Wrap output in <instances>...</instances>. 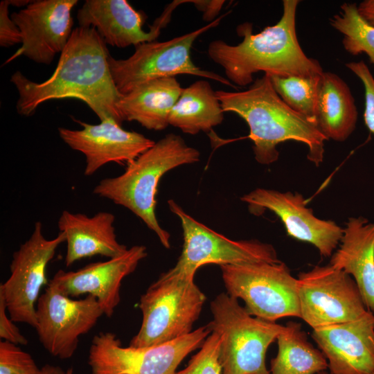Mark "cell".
I'll return each mask as SVG.
<instances>
[{"instance_id":"obj_26","label":"cell","mask_w":374,"mask_h":374,"mask_svg":"<svg viewBox=\"0 0 374 374\" xmlns=\"http://www.w3.org/2000/svg\"><path fill=\"white\" fill-rule=\"evenodd\" d=\"M331 26L344 35V49L353 55L365 53L374 66V26L358 12L355 3H344L330 19Z\"/></svg>"},{"instance_id":"obj_18","label":"cell","mask_w":374,"mask_h":374,"mask_svg":"<svg viewBox=\"0 0 374 374\" xmlns=\"http://www.w3.org/2000/svg\"><path fill=\"white\" fill-rule=\"evenodd\" d=\"M180 1L169 4L148 32L143 29L145 15L126 0H87L77 13L80 27H93L106 44L125 48L155 41L170 21Z\"/></svg>"},{"instance_id":"obj_16","label":"cell","mask_w":374,"mask_h":374,"mask_svg":"<svg viewBox=\"0 0 374 374\" xmlns=\"http://www.w3.org/2000/svg\"><path fill=\"white\" fill-rule=\"evenodd\" d=\"M76 121L82 130L59 127L58 133L68 146L84 156L85 176L93 175L112 162L127 166L155 143L140 133L123 129L112 119L97 125Z\"/></svg>"},{"instance_id":"obj_6","label":"cell","mask_w":374,"mask_h":374,"mask_svg":"<svg viewBox=\"0 0 374 374\" xmlns=\"http://www.w3.org/2000/svg\"><path fill=\"white\" fill-rule=\"evenodd\" d=\"M211 311L207 325L220 337L222 374H269L267 350L284 326L251 315L226 292L211 301Z\"/></svg>"},{"instance_id":"obj_22","label":"cell","mask_w":374,"mask_h":374,"mask_svg":"<svg viewBox=\"0 0 374 374\" xmlns=\"http://www.w3.org/2000/svg\"><path fill=\"white\" fill-rule=\"evenodd\" d=\"M183 89L175 77L152 80L123 94L117 107L124 121L161 131L169 125L170 112Z\"/></svg>"},{"instance_id":"obj_28","label":"cell","mask_w":374,"mask_h":374,"mask_svg":"<svg viewBox=\"0 0 374 374\" xmlns=\"http://www.w3.org/2000/svg\"><path fill=\"white\" fill-rule=\"evenodd\" d=\"M220 348V337L212 332L199 350L190 358L186 367L175 374H222Z\"/></svg>"},{"instance_id":"obj_37","label":"cell","mask_w":374,"mask_h":374,"mask_svg":"<svg viewBox=\"0 0 374 374\" xmlns=\"http://www.w3.org/2000/svg\"><path fill=\"white\" fill-rule=\"evenodd\" d=\"M317 374H332L331 373H326L325 371H323V372H320L319 373H317Z\"/></svg>"},{"instance_id":"obj_29","label":"cell","mask_w":374,"mask_h":374,"mask_svg":"<svg viewBox=\"0 0 374 374\" xmlns=\"http://www.w3.org/2000/svg\"><path fill=\"white\" fill-rule=\"evenodd\" d=\"M32 356L18 345L0 341V374H41Z\"/></svg>"},{"instance_id":"obj_19","label":"cell","mask_w":374,"mask_h":374,"mask_svg":"<svg viewBox=\"0 0 374 374\" xmlns=\"http://www.w3.org/2000/svg\"><path fill=\"white\" fill-rule=\"evenodd\" d=\"M312 339L332 374H373L374 313L355 321L313 329Z\"/></svg>"},{"instance_id":"obj_23","label":"cell","mask_w":374,"mask_h":374,"mask_svg":"<svg viewBox=\"0 0 374 374\" xmlns=\"http://www.w3.org/2000/svg\"><path fill=\"white\" fill-rule=\"evenodd\" d=\"M358 112L346 82L338 75L323 72L321 76L316 110V123L328 140L345 141L354 132Z\"/></svg>"},{"instance_id":"obj_36","label":"cell","mask_w":374,"mask_h":374,"mask_svg":"<svg viewBox=\"0 0 374 374\" xmlns=\"http://www.w3.org/2000/svg\"><path fill=\"white\" fill-rule=\"evenodd\" d=\"M66 374H73V368H69L66 371Z\"/></svg>"},{"instance_id":"obj_17","label":"cell","mask_w":374,"mask_h":374,"mask_svg":"<svg viewBox=\"0 0 374 374\" xmlns=\"http://www.w3.org/2000/svg\"><path fill=\"white\" fill-rule=\"evenodd\" d=\"M147 256L145 246L134 245L106 261L89 263L75 271L60 269L48 283L69 297L85 294L94 296L104 314L111 317L121 301L123 280L134 272Z\"/></svg>"},{"instance_id":"obj_20","label":"cell","mask_w":374,"mask_h":374,"mask_svg":"<svg viewBox=\"0 0 374 374\" xmlns=\"http://www.w3.org/2000/svg\"><path fill=\"white\" fill-rule=\"evenodd\" d=\"M114 222L115 215L109 212L100 211L89 217L63 211L57 226L66 237V267L94 256L112 258L124 253L127 248L117 240Z\"/></svg>"},{"instance_id":"obj_32","label":"cell","mask_w":374,"mask_h":374,"mask_svg":"<svg viewBox=\"0 0 374 374\" xmlns=\"http://www.w3.org/2000/svg\"><path fill=\"white\" fill-rule=\"evenodd\" d=\"M6 303L0 294V337L16 345H26L28 339L21 333L18 327L7 314Z\"/></svg>"},{"instance_id":"obj_5","label":"cell","mask_w":374,"mask_h":374,"mask_svg":"<svg viewBox=\"0 0 374 374\" xmlns=\"http://www.w3.org/2000/svg\"><path fill=\"white\" fill-rule=\"evenodd\" d=\"M194 276L170 269L149 286L139 304L141 325L129 346H156L192 332L206 299Z\"/></svg>"},{"instance_id":"obj_9","label":"cell","mask_w":374,"mask_h":374,"mask_svg":"<svg viewBox=\"0 0 374 374\" xmlns=\"http://www.w3.org/2000/svg\"><path fill=\"white\" fill-rule=\"evenodd\" d=\"M211 333L208 325L172 341L145 348L123 347L115 334L100 332L91 341V374H175L183 359Z\"/></svg>"},{"instance_id":"obj_24","label":"cell","mask_w":374,"mask_h":374,"mask_svg":"<svg viewBox=\"0 0 374 374\" xmlns=\"http://www.w3.org/2000/svg\"><path fill=\"white\" fill-rule=\"evenodd\" d=\"M224 110L209 82L200 80L184 88L169 117V125L184 133L207 132L224 120Z\"/></svg>"},{"instance_id":"obj_1","label":"cell","mask_w":374,"mask_h":374,"mask_svg":"<svg viewBox=\"0 0 374 374\" xmlns=\"http://www.w3.org/2000/svg\"><path fill=\"white\" fill-rule=\"evenodd\" d=\"M106 43L93 27H77L60 53L52 75L42 82L28 79L19 71L10 82L18 92L17 110L29 116L42 103L76 98L86 103L100 121H124L117 105L122 97L113 80Z\"/></svg>"},{"instance_id":"obj_10","label":"cell","mask_w":374,"mask_h":374,"mask_svg":"<svg viewBox=\"0 0 374 374\" xmlns=\"http://www.w3.org/2000/svg\"><path fill=\"white\" fill-rule=\"evenodd\" d=\"M297 279L300 318L312 329L355 321L368 311L351 276L330 264Z\"/></svg>"},{"instance_id":"obj_8","label":"cell","mask_w":374,"mask_h":374,"mask_svg":"<svg viewBox=\"0 0 374 374\" xmlns=\"http://www.w3.org/2000/svg\"><path fill=\"white\" fill-rule=\"evenodd\" d=\"M220 267L226 293L243 300L251 315L271 322L287 317L300 318L298 279L282 261Z\"/></svg>"},{"instance_id":"obj_13","label":"cell","mask_w":374,"mask_h":374,"mask_svg":"<svg viewBox=\"0 0 374 374\" xmlns=\"http://www.w3.org/2000/svg\"><path fill=\"white\" fill-rule=\"evenodd\" d=\"M103 314L94 296L72 299L48 283L37 302L35 329L51 355L66 359L75 352L79 337L89 332Z\"/></svg>"},{"instance_id":"obj_35","label":"cell","mask_w":374,"mask_h":374,"mask_svg":"<svg viewBox=\"0 0 374 374\" xmlns=\"http://www.w3.org/2000/svg\"><path fill=\"white\" fill-rule=\"evenodd\" d=\"M41 374H66V371H64L61 367L49 364H45L41 368Z\"/></svg>"},{"instance_id":"obj_30","label":"cell","mask_w":374,"mask_h":374,"mask_svg":"<svg viewBox=\"0 0 374 374\" xmlns=\"http://www.w3.org/2000/svg\"><path fill=\"white\" fill-rule=\"evenodd\" d=\"M346 66L359 78L364 85V121L370 132L374 134V77L362 60L346 63Z\"/></svg>"},{"instance_id":"obj_11","label":"cell","mask_w":374,"mask_h":374,"mask_svg":"<svg viewBox=\"0 0 374 374\" xmlns=\"http://www.w3.org/2000/svg\"><path fill=\"white\" fill-rule=\"evenodd\" d=\"M169 208L179 219L184 244L173 271L195 275L207 264L242 265L279 262L275 248L256 240H233L207 227L188 215L176 202L168 201Z\"/></svg>"},{"instance_id":"obj_15","label":"cell","mask_w":374,"mask_h":374,"mask_svg":"<svg viewBox=\"0 0 374 374\" xmlns=\"http://www.w3.org/2000/svg\"><path fill=\"white\" fill-rule=\"evenodd\" d=\"M77 0H35L11 14L19 28L21 46L5 62L19 56L50 64L66 46L73 32L71 11Z\"/></svg>"},{"instance_id":"obj_25","label":"cell","mask_w":374,"mask_h":374,"mask_svg":"<svg viewBox=\"0 0 374 374\" xmlns=\"http://www.w3.org/2000/svg\"><path fill=\"white\" fill-rule=\"evenodd\" d=\"M276 340L278 353L271 360L269 374H317L328 368L326 357L308 340L300 323L288 322Z\"/></svg>"},{"instance_id":"obj_12","label":"cell","mask_w":374,"mask_h":374,"mask_svg":"<svg viewBox=\"0 0 374 374\" xmlns=\"http://www.w3.org/2000/svg\"><path fill=\"white\" fill-rule=\"evenodd\" d=\"M65 241V234L62 231L54 238L46 239L42 224L38 221L30 238L13 253L10 276L1 283L0 294L14 322L25 323L35 328L36 303L42 287L48 283L46 267L57 247Z\"/></svg>"},{"instance_id":"obj_31","label":"cell","mask_w":374,"mask_h":374,"mask_svg":"<svg viewBox=\"0 0 374 374\" xmlns=\"http://www.w3.org/2000/svg\"><path fill=\"white\" fill-rule=\"evenodd\" d=\"M11 0H3L0 3V45L9 48L19 43L21 44V32L9 17V6Z\"/></svg>"},{"instance_id":"obj_4","label":"cell","mask_w":374,"mask_h":374,"mask_svg":"<svg viewBox=\"0 0 374 374\" xmlns=\"http://www.w3.org/2000/svg\"><path fill=\"white\" fill-rule=\"evenodd\" d=\"M200 153L179 135L168 134L126 166L121 175L99 181L93 193L125 207L139 217L166 249L170 235L156 217V195L161 177L178 166L199 160Z\"/></svg>"},{"instance_id":"obj_33","label":"cell","mask_w":374,"mask_h":374,"mask_svg":"<svg viewBox=\"0 0 374 374\" xmlns=\"http://www.w3.org/2000/svg\"><path fill=\"white\" fill-rule=\"evenodd\" d=\"M195 8L202 12L203 19L208 24L215 20L225 3L224 0H191Z\"/></svg>"},{"instance_id":"obj_34","label":"cell","mask_w":374,"mask_h":374,"mask_svg":"<svg viewBox=\"0 0 374 374\" xmlns=\"http://www.w3.org/2000/svg\"><path fill=\"white\" fill-rule=\"evenodd\" d=\"M359 15L374 26V0H364L357 6Z\"/></svg>"},{"instance_id":"obj_3","label":"cell","mask_w":374,"mask_h":374,"mask_svg":"<svg viewBox=\"0 0 374 374\" xmlns=\"http://www.w3.org/2000/svg\"><path fill=\"white\" fill-rule=\"evenodd\" d=\"M215 93L224 112H233L247 123L258 163L276 162L279 157L278 145L287 141L306 145L308 159L317 166L322 163L328 139L314 123L284 103L267 74L257 78L244 91L218 90Z\"/></svg>"},{"instance_id":"obj_14","label":"cell","mask_w":374,"mask_h":374,"mask_svg":"<svg viewBox=\"0 0 374 374\" xmlns=\"http://www.w3.org/2000/svg\"><path fill=\"white\" fill-rule=\"evenodd\" d=\"M240 199L253 215H260L267 210L273 212L289 236L312 244L324 257L331 256L340 243L343 228L331 220L317 217L299 193L258 188Z\"/></svg>"},{"instance_id":"obj_27","label":"cell","mask_w":374,"mask_h":374,"mask_svg":"<svg viewBox=\"0 0 374 374\" xmlns=\"http://www.w3.org/2000/svg\"><path fill=\"white\" fill-rule=\"evenodd\" d=\"M269 76L274 90L284 103L317 125V102L321 75L313 77Z\"/></svg>"},{"instance_id":"obj_38","label":"cell","mask_w":374,"mask_h":374,"mask_svg":"<svg viewBox=\"0 0 374 374\" xmlns=\"http://www.w3.org/2000/svg\"><path fill=\"white\" fill-rule=\"evenodd\" d=\"M373 374H374V373H373Z\"/></svg>"},{"instance_id":"obj_7","label":"cell","mask_w":374,"mask_h":374,"mask_svg":"<svg viewBox=\"0 0 374 374\" xmlns=\"http://www.w3.org/2000/svg\"><path fill=\"white\" fill-rule=\"evenodd\" d=\"M226 14L206 26L168 41L139 44L127 59L117 60L109 55V66L118 91L123 95L143 82L181 74L211 79L237 89V87L223 76L197 66L190 57L195 41L219 25Z\"/></svg>"},{"instance_id":"obj_2","label":"cell","mask_w":374,"mask_h":374,"mask_svg":"<svg viewBox=\"0 0 374 374\" xmlns=\"http://www.w3.org/2000/svg\"><path fill=\"white\" fill-rule=\"evenodd\" d=\"M299 0H283L279 21L253 33V26L245 22L236 28L242 41L230 45L221 39L208 46V55L220 65L226 79L243 87L253 82V75L262 71L269 75L319 76L324 72L318 60L308 57L299 44L296 33Z\"/></svg>"},{"instance_id":"obj_21","label":"cell","mask_w":374,"mask_h":374,"mask_svg":"<svg viewBox=\"0 0 374 374\" xmlns=\"http://www.w3.org/2000/svg\"><path fill=\"white\" fill-rule=\"evenodd\" d=\"M329 264L353 277L366 309L374 313V222L350 217Z\"/></svg>"}]
</instances>
